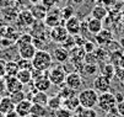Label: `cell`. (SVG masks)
<instances>
[{"label": "cell", "mask_w": 124, "mask_h": 117, "mask_svg": "<svg viewBox=\"0 0 124 117\" xmlns=\"http://www.w3.org/2000/svg\"><path fill=\"white\" fill-rule=\"evenodd\" d=\"M31 62H32L33 69L47 72L53 65V57H52V53H49L46 49H38Z\"/></svg>", "instance_id": "obj_1"}, {"label": "cell", "mask_w": 124, "mask_h": 117, "mask_svg": "<svg viewBox=\"0 0 124 117\" xmlns=\"http://www.w3.org/2000/svg\"><path fill=\"white\" fill-rule=\"evenodd\" d=\"M80 106L84 109H93L95 106H97V101H98V92L93 89V88H87L84 89L79 92L78 95Z\"/></svg>", "instance_id": "obj_2"}, {"label": "cell", "mask_w": 124, "mask_h": 117, "mask_svg": "<svg viewBox=\"0 0 124 117\" xmlns=\"http://www.w3.org/2000/svg\"><path fill=\"white\" fill-rule=\"evenodd\" d=\"M47 75L52 83V85L60 86L64 84L65 78H66V72L63 65H52V68L47 70Z\"/></svg>", "instance_id": "obj_3"}, {"label": "cell", "mask_w": 124, "mask_h": 117, "mask_svg": "<svg viewBox=\"0 0 124 117\" xmlns=\"http://www.w3.org/2000/svg\"><path fill=\"white\" fill-rule=\"evenodd\" d=\"M97 106L100 107V110H102L103 112H109L112 110L116 109L117 106V100L114 94L107 91V92H102L98 95V101H97Z\"/></svg>", "instance_id": "obj_4"}, {"label": "cell", "mask_w": 124, "mask_h": 117, "mask_svg": "<svg viewBox=\"0 0 124 117\" xmlns=\"http://www.w3.org/2000/svg\"><path fill=\"white\" fill-rule=\"evenodd\" d=\"M68 37H69V33L64 25H58L55 27H52L49 31V38L55 43L63 44Z\"/></svg>", "instance_id": "obj_5"}, {"label": "cell", "mask_w": 124, "mask_h": 117, "mask_svg": "<svg viewBox=\"0 0 124 117\" xmlns=\"http://www.w3.org/2000/svg\"><path fill=\"white\" fill-rule=\"evenodd\" d=\"M63 20L62 17V12H60V9H57V8H52V9H48L47 11V15H46V19L43 20L44 21V25L47 27H55L58 25H60V21Z\"/></svg>", "instance_id": "obj_6"}, {"label": "cell", "mask_w": 124, "mask_h": 117, "mask_svg": "<svg viewBox=\"0 0 124 117\" xmlns=\"http://www.w3.org/2000/svg\"><path fill=\"white\" fill-rule=\"evenodd\" d=\"M64 84L70 88V89H73L75 91L80 90L82 84H84V81H82V76L79 72H70L69 74H66V78H65V81H64Z\"/></svg>", "instance_id": "obj_7"}, {"label": "cell", "mask_w": 124, "mask_h": 117, "mask_svg": "<svg viewBox=\"0 0 124 117\" xmlns=\"http://www.w3.org/2000/svg\"><path fill=\"white\" fill-rule=\"evenodd\" d=\"M111 81H112V80H109L108 78H106V76H103L102 74H100V75L95 76L93 83H92V86H93V89H95L97 92H100V94L107 92V91L111 89Z\"/></svg>", "instance_id": "obj_8"}, {"label": "cell", "mask_w": 124, "mask_h": 117, "mask_svg": "<svg viewBox=\"0 0 124 117\" xmlns=\"http://www.w3.org/2000/svg\"><path fill=\"white\" fill-rule=\"evenodd\" d=\"M66 31L70 36H76L81 32V21L76 17V16H73V17H70L69 20L65 21L64 24Z\"/></svg>", "instance_id": "obj_9"}, {"label": "cell", "mask_w": 124, "mask_h": 117, "mask_svg": "<svg viewBox=\"0 0 124 117\" xmlns=\"http://www.w3.org/2000/svg\"><path fill=\"white\" fill-rule=\"evenodd\" d=\"M36 52H37V48L33 46V43H28V44H23V46L17 47V53H19L20 58H22V59L32 60V58L36 54Z\"/></svg>", "instance_id": "obj_10"}, {"label": "cell", "mask_w": 124, "mask_h": 117, "mask_svg": "<svg viewBox=\"0 0 124 117\" xmlns=\"http://www.w3.org/2000/svg\"><path fill=\"white\" fill-rule=\"evenodd\" d=\"M47 11H48V9H47L42 3L32 4V6H31V9H30V12L32 14L33 19L36 20V21H43V20L46 19Z\"/></svg>", "instance_id": "obj_11"}, {"label": "cell", "mask_w": 124, "mask_h": 117, "mask_svg": "<svg viewBox=\"0 0 124 117\" xmlns=\"http://www.w3.org/2000/svg\"><path fill=\"white\" fill-rule=\"evenodd\" d=\"M5 79V84H6V91L8 94H12L15 91H20L23 90V85L20 83V80L16 76H4Z\"/></svg>", "instance_id": "obj_12"}, {"label": "cell", "mask_w": 124, "mask_h": 117, "mask_svg": "<svg viewBox=\"0 0 124 117\" xmlns=\"http://www.w3.org/2000/svg\"><path fill=\"white\" fill-rule=\"evenodd\" d=\"M95 40H96V44L104 47L106 44H108L112 40H113V33L109 30H102L101 32H98L97 35H95Z\"/></svg>", "instance_id": "obj_13"}, {"label": "cell", "mask_w": 124, "mask_h": 117, "mask_svg": "<svg viewBox=\"0 0 124 117\" xmlns=\"http://www.w3.org/2000/svg\"><path fill=\"white\" fill-rule=\"evenodd\" d=\"M52 57L57 63H65L70 58V54H69V51L66 48H64L63 46H59V47L53 49Z\"/></svg>", "instance_id": "obj_14"}, {"label": "cell", "mask_w": 124, "mask_h": 117, "mask_svg": "<svg viewBox=\"0 0 124 117\" xmlns=\"http://www.w3.org/2000/svg\"><path fill=\"white\" fill-rule=\"evenodd\" d=\"M50 86H52V83H50L47 73L43 76H41V78H38L36 80H33V88L36 89L37 91H46L47 92V90H49Z\"/></svg>", "instance_id": "obj_15"}, {"label": "cell", "mask_w": 124, "mask_h": 117, "mask_svg": "<svg viewBox=\"0 0 124 117\" xmlns=\"http://www.w3.org/2000/svg\"><path fill=\"white\" fill-rule=\"evenodd\" d=\"M86 27H87V31L90 32L91 35L95 36L103 30V22L101 20L95 19V17H90V19L86 20Z\"/></svg>", "instance_id": "obj_16"}, {"label": "cell", "mask_w": 124, "mask_h": 117, "mask_svg": "<svg viewBox=\"0 0 124 117\" xmlns=\"http://www.w3.org/2000/svg\"><path fill=\"white\" fill-rule=\"evenodd\" d=\"M31 106H32V102L26 99V100H23V101L15 105V111L19 113L21 117H28L30 116V111H31Z\"/></svg>", "instance_id": "obj_17"}, {"label": "cell", "mask_w": 124, "mask_h": 117, "mask_svg": "<svg viewBox=\"0 0 124 117\" xmlns=\"http://www.w3.org/2000/svg\"><path fill=\"white\" fill-rule=\"evenodd\" d=\"M108 12L109 11H108V9L106 8V6H103V5H96L91 10V17H95L97 20L103 21V20L107 19Z\"/></svg>", "instance_id": "obj_18"}, {"label": "cell", "mask_w": 124, "mask_h": 117, "mask_svg": "<svg viewBox=\"0 0 124 117\" xmlns=\"http://www.w3.org/2000/svg\"><path fill=\"white\" fill-rule=\"evenodd\" d=\"M48 99L49 96L47 95L46 91H34L33 95L31 96L30 101L32 104H37V105H42V106H47V102H48Z\"/></svg>", "instance_id": "obj_19"}, {"label": "cell", "mask_w": 124, "mask_h": 117, "mask_svg": "<svg viewBox=\"0 0 124 117\" xmlns=\"http://www.w3.org/2000/svg\"><path fill=\"white\" fill-rule=\"evenodd\" d=\"M16 21H19L22 26H32L36 20L33 19V16L30 12V10H23V11L19 12V16H17Z\"/></svg>", "instance_id": "obj_20"}, {"label": "cell", "mask_w": 124, "mask_h": 117, "mask_svg": "<svg viewBox=\"0 0 124 117\" xmlns=\"http://www.w3.org/2000/svg\"><path fill=\"white\" fill-rule=\"evenodd\" d=\"M14 110H15V104L12 102L10 96H3L1 101H0V112L5 116L6 113H9Z\"/></svg>", "instance_id": "obj_21"}, {"label": "cell", "mask_w": 124, "mask_h": 117, "mask_svg": "<svg viewBox=\"0 0 124 117\" xmlns=\"http://www.w3.org/2000/svg\"><path fill=\"white\" fill-rule=\"evenodd\" d=\"M16 78L20 80V83H21L23 86H25V85H28L30 83H33L31 69H20L19 73L16 74Z\"/></svg>", "instance_id": "obj_22"}, {"label": "cell", "mask_w": 124, "mask_h": 117, "mask_svg": "<svg viewBox=\"0 0 124 117\" xmlns=\"http://www.w3.org/2000/svg\"><path fill=\"white\" fill-rule=\"evenodd\" d=\"M47 116H48V110H47L46 106L32 104L28 117H47Z\"/></svg>", "instance_id": "obj_23"}, {"label": "cell", "mask_w": 124, "mask_h": 117, "mask_svg": "<svg viewBox=\"0 0 124 117\" xmlns=\"http://www.w3.org/2000/svg\"><path fill=\"white\" fill-rule=\"evenodd\" d=\"M101 74L106 78H108L109 80H112L116 76V65H113L112 63H104L101 68Z\"/></svg>", "instance_id": "obj_24"}, {"label": "cell", "mask_w": 124, "mask_h": 117, "mask_svg": "<svg viewBox=\"0 0 124 117\" xmlns=\"http://www.w3.org/2000/svg\"><path fill=\"white\" fill-rule=\"evenodd\" d=\"M63 106V99L57 94L54 96H50L48 99V102H47V107L49 110H53V111H55L58 109H60Z\"/></svg>", "instance_id": "obj_25"}, {"label": "cell", "mask_w": 124, "mask_h": 117, "mask_svg": "<svg viewBox=\"0 0 124 117\" xmlns=\"http://www.w3.org/2000/svg\"><path fill=\"white\" fill-rule=\"evenodd\" d=\"M19 70H20V67L17 64V60H8L6 62V64H5L6 76H16Z\"/></svg>", "instance_id": "obj_26"}, {"label": "cell", "mask_w": 124, "mask_h": 117, "mask_svg": "<svg viewBox=\"0 0 124 117\" xmlns=\"http://www.w3.org/2000/svg\"><path fill=\"white\" fill-rule=\"evenodd\" d=\"M74 112L76 117H98V113L93 110V109H84L81 106H79Z\"/></svg>", "instance_id": "obj_27"}, {"label": "cell", "mask_w": 124, "mask_h": 117, "mask_svg": "<svg viewBox=\"0 0 124 117\" xmlns=\"http://www.w3.org/2000/svg\"><path fill=\"white\" fill-rule=\"evenodd\" d=\"M63 106L66 107L68 110H70L71 112H74V111L80 106V102H79L78 96H73V97H70V99L64 100V101H63Z\"/></svg>", "instance_id": "obj_28"}, {"label": "cell", "mask_w": 124, "mask_h": 117, "mask_svg": "<svg viewBox=\"0 0 124 117\" xmlns=\"http://www.w3.org/2000/svg\"><path fill=\"white\" fill-rule=\"evenodd\" d=\"M58 95L63 99V101H64V100H66V99L76 96V91L73 90V89H70V88H68L65 84H63V85H60V90H59Z\"/></svg>", "instance_id": "obj_29"}, {"label": "cell", "mask_w": 124, "mask_h": 117, "mask_svg": "<svg viewBox=\"0 0 124 117\" xmlns=\"http://www.w3.org/2000/svg\"><path fill=\"white\" fill-rule=\"evenodd\" d=\"M98 70L100 69H98L97 64H85L82 70H81V73L87 75V76H93V75H96L98 73Z\"/></svg>", "instance_id": "obj_30"}, {"label": "cell", "mask_w": 124, "mask_h": 117, "mask_svg": "<svg viewBox=\"0 0 124 117\" xmlns=\"http://www.w3.org/2000/svg\"><path fill=\"white\" fill-rule=\"evenodd\" d=\"M10 99L12 100V102L16 105V104H19L21 101H23V100H26V92L23 90H20V91H15L12 94H9Z\"/></svg>", "instance_id": "obj_31"}, {"label": "cell", "mask_w": 124, "mask_h": 117, "mask_svg": "<svg viewBox=\"0 0 124 117\" xmlns=\"http://www.w3.org/2000/svg\"><path fill=\"white\" fill-rule=\"evenodd\" d=\"M32 41H33V37H32L31 33H22L21 36H19V38H17V41H16V47L32 43Z\"/></svg>", "instance_id": "obj_32"}, {"label": "cell", "mask_w": 124, "mask_h": 117, "mask_svg": "<svg viewBox=\"0 0 124 117\" xmlns=\"http://www.w3.org/2000/svg\"><path fill=\"white\" fill-rule=\"evenodd\" d=\"M60 12H62V17L64 21L69 20L70 17H73V16H75V10L73 6H70V5H66L64 6L63 9H60Z\"/></svg>", "instance_id": "obj_33"}, {"label": "cell", "mask_w": 124, "mask_h": 117, "mask_svg": "<svg viewBox=\"0 0 124 117\" xmlns=\"http://www.w3.org/2000/svg\"><path fill=\"white\" fill-rule=\"evenodd\" d=\"M54 116L55 117H74L73 112L70 110H68L66 107H64V106H62L60 109L55 110L54 111Z\"/></svg>", "instance_id": "obj_34"}, {"label": "cell", "mask_w": 124, "mask_h": 117, "mask_svg": "<svg viewBox=\"0 0 124 117\" xmlns=\"http://www.w3.org/2000/svg\"><path fill=\"white\" fill-rule=\"evenodd\" d=\"M84 62H85V64H97L98 59H97V56L95 54V52H91V53H86L85 54Z\"/></svg>", "instance_id": "obj_35"}, {"label": "cell", "mask_w": 124, "mask_h": 117, "mask_svg": "<svg viewBox=\"0 0 124 117\" xmlns=\"http://www.w3.org/2000/svg\"><path fill=\"white\" fill-rule=\"evenodd\" d=\"M95 54L97 56L98 62H103V60L107 59V57H108V51H106V49L102 48V47H101V48H96Z\"/></svg>", "instance_id": "obj_36"}, {"label": "cell", "mask_w": 124, "mask_h": 117, "mask_svg": "<svg viewBox=\"0 0 124 117\" xmlns=\"http://www.w3.org/2000/svg\"><path fill=\"white\" fill-rule=\"evenodd\" d=\"M84 49H85V52L86 53H91V52H95L96 51V48H97V44L92 41H86L84 43Z\"/></svg>", "instance_id": "obj_37"}, {"label": "cell", "mask_w": 124, "mask_h": 117, "mask_svg": "<svg viewBox=\"0 0 124 117\" xmlns=\"http://www.w3.org/2000/svg\"><path fill=\"white\" fill-rule=\"evenodd\" d=\"M17 64H19L20 69H32V62L28 60V59L19 58V60H17Z\"/></svg>", "instance_id": "obj_38"}, {"label": "cell", "mask_w": 124, "mask_h": 117, "mask_svg": "<svg viewBox=\"0 0 124 117\" xmlns=\"http://www.w3.org/2000/svg\"><path fill=\"white\" fill-rule=\"evenodd\" d=\"M57 1H58V0H42L41 3H42L47 9H52V8H54V6H55Z\"/></svg>", "instance_id": "obj_39"}, {"label": "cell", "mask_w": 124, "mask_h": 117, "mask_svg": "<svg viewBox=\"0 0 124 117\" xmlns=\"http://www.w3.org/2000/svg\"><path fill=\"white\" fill-rule=\"evenodd\" d=\"M116 76H117L120 81H123V80H124V69L120 68V67H116Z\"/></svg>", "instance_id": "obj_40"}, {"label": "cell", "mask_w": 124, "mask_h": 117, "mask_svg": "<svg viewBox=\"0 0 124 117\" xmlns=\"http://www.w3.org/2000/svg\"><path fill=\"white\" fill-rule=\"evenodd\" d=\"M0 94H1L3 96L5 94H8V91H6V84H5V79L4 78H0Z\"/></svg>", "instance_id": "obj_41"}, {"label": "cell", "mask_w": 124, "mask_h": 117, "mask_svg": "<svg viewBox=\"0 0 124 117\" xmlns=\"http://www.w3.org/2000/svg\"><path fill=\"white\" fill-rule=\"evenodd\" d=\"M5 64L6 62L4 59L0 58V78H4L6 75V72H5Z\"/></svg>", "instance_id": "obj_42"}, {"label": "cell", "mask_w": 124, "mask_h": 117, "mask_svg": "<svg viewBox=\"0 0 124 117\" xmlns=\"http://www.w3.org/2000/svg\"><path fill=\"white\" fill-rule=\"evenodd\" d=\"M116 110L118 111L119 115H122L124 117V100L120 102H117V106H116Z\"/></svg>", "instance_id": "obj_43"}, {"label": "cell", "mask_w": 124, "mask_h": 117, "mask_svg": "<svg viewBox=\"0 0 124 117\" xmlns=\"http://www.w3.org/2000/svg\"><path fill=\"white\" fill-rule=\"evenodd\" d=\"M11 6V0H0V11Z\"/></svg>", "instance_id": "obj_44"}, {"label": "cell", "mask_w": 124, "mask_h": 117, "mask_svg": "<svg viewBox=\"0 0 124 117\" xmlns=\"http://www.w3.org/2000/svg\"><path fill=\"white\" fill-rule=\"evenodd\" d=\"M106 117H123L122 115H119L118 113V111L114 109V110H112V111H109V112H107V116Z\"/></svg>", "instance_id": "obj_45"}, {"label": "cell", "mask_w": 124, "mask_h": 117, "mask_svg": "<svg viewBox=\"0 0 124 117\" xmlns=\"http://www.w3.org/2000/svg\"><path fill=\"white\" fill-rule=\"evenodd\" d=\"M4 117H21V116H20L19 113H17V112H16L15 110H14V111H11V112L6 113V115H5Z\"/></svg>", "instance_id": "obj_46"}, {"label": "cell", "mask_w": 124, "mask_h": 117, "mask_svg": "<svg viewBox=\"0 0 124 117\" xmlns=\"http://www.w3.org/2000/svg\"><path fill=\"white\" fill-rule=\"evenodd\" d=\"M118 43H119V46H120L122 48H124V35H123V36H120V38H119Z\"/></svg>", "instance_id": "obj_47"}, {"label": "cell", "mask_w": 124, "mask_h": 117, "mask_svg": "<svg viewBox=\"0 0 124 117\" xmlns=\"http://www.w3.org/2000/svg\"><path fill=\"white\" fill-rule=\"evenodd\" d=\"M118 67H120V68L124 69V54H123V57L120 58V60H119V63H118Z\"/></svg>", "instance_id": "obj_48"}, {"label": "cell", "mask_w": 124, "mask_h": 117, "mask_svg": "<svg viewBox=\"0 0 124 117\" xmlns=\"http://www.w3.org/2000/svg\"><path fill=\"white\" fill-rule=\"evenodd\" d=\"M30 1L32 3V4H38V3H41L42 0H30Z\"/></svg>", "instance_id": "obj_49"}, {"label": "cell", "mask_w": 124, "mask_h": 117, "mask_svg": "<svg viewBox=\"0 0 124 117\" xmlns=\"http://www.w3.org/2000/svg\"><path fill=\"white\" fill-rule=\"evenodd\" d=\"M122 24L124 25V16H123V17H122Z\"/></svg>", "instance_id": "obj_50"}, {"label": "cell", "mask_w": 124, "mask_h": 117, "mask_svg": "<svg viewBox=\"0 0 124 117\" xmlns=\"http://www.w3.org/2000/svg\"><path fill=\"white\" fill-rule=\"evenodd\" d=\"M1 99H3V95H1V94H0V101H1Z\"/></svg>", "instance_id": "obj_51"}, {"label": "cell", "mask_w": 124, "mask_h": 117, "mask_svg": "<svg viewBox=\"0 0 124 117\" xmlns=\"http://www.w3.org/2000/svg\"><path fill=\"white\" fill-rule=\"evenodd\" d=\"M0 117H4V115H3L1 112H0Z\"/></svg>", "instance_id": "obj_52"}, {"label": "cell", "mask_w": 124, "mask_h": 117, "mask_svg": "<svg viewBox=\"0 0 124 117\" xmlns=\"http://www.w3.org/2000/svg\"><path fill=\"white\" fill-rule=\"evenodd\" d=\"M122 83H123V85H124V80H123V81H122Z\"/></svg>", "instance_id": "obj_53"}]
</instances>
